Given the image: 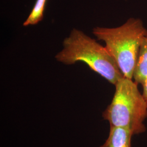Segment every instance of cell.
I'll return each instance as SVG.
<instances>
[{
  "mask_svg": "<svg viewBox=\"0 0 147 147\" xmlns=\"http://www.w3.org/2000/svg\"><path fill=\"white\" fill-rule=\"evenodd\" d=\"M55 58L66 65L84 62L114 85L124 76L105 47L77 28L73 29L68 37L64 39L63 49Z\"/></svg>",
  "mask_w": 147,
  "mask_h": 147,
  "instance_id": "6da1fadb",
  "label": "cell"
},
{
  "mask_svg": "<svg viewBox=\"0 0 147 147\" xmlns=\"http://www.w3.org/2000/svg\"><path fill=\"white\" fill-rule=\"evenodd\" d=\"M92 33L105 42L123 75L133 79L140 45L143 38L147 36V29L142 20L130 18L117 27H95Z\"/></svg>",
  "mask_w": 147,
  "mask_h": 147,
  "instance_id": "7a4b0ae2",
  "label": "cell"
},
{
  "mask_svg": "<svg viewBox=\"0 0 147 147\" xmlns=\"http://www.w3.org/2000/svg\"><path fill=\"white\" fill-rule=\"evenodd\" d=\"M115 85L113 99L102 113L110 126L126 129L133 135L146 130L143 121L147 117V102L132 79L123 76Z\"/></svg>",
  "mask_w": 147,
  "mask_h": 147,
  "instance_id": "3957f363",
  "label": "cell"
},
{
  "mask_svg": "<svg viewBox=\"0 0 147 147\" xmlns=\"http://www.w3.org/2000/svg\"><path fill=\"white\" fill-rule=\"evenodd\" d=\"M132 135L131 132L126 129L110 126L109 137L100 147H131Z\"/></svg>",
  "mask_w": 147,
  "mask_h": 147,
  "instance_id": "277c9868",
  "label": "cell"
},
{
  "mask_svg": "<svg viewBox=\"0 0 147 147\" xmlns=\"http://www.w3.org/2000/svg\"><path fill=\"white\" fill-rule=\"evenodd\" d=\"M147 77V36L144 37L140 45L133 80L137 84H143Z\"/></svg>",
  "mask_w": 147,
  "mask_h": 147,
  "instance_id": "5b68a950",
  "label": "cell"
},
{
  "mask_svg": "<svg viewBox=\"0 0 147 147\" xmlns=\"http://www.w3.org/2000/svg\"><path fill=\"white\" fill-rule=\"evenodd\" d=\"M47 0H37L31 13L24 22V26H28L38 24L43 19V13Z\"/></svg>",
  "mask_w": 147,
  "mask_h": 147,
  "instance_id": "8992f818",
  "label": "cell"
},
{
  "mask_svg": "<svg viewBox=\"0 0 147 147\" xmlns=\"http://www.w3.org/2000/svg\"><path fill=\"white\" fill-rule=\"evenodd\" d=\"M143 86V96L144 98V99L147 101V77L145 79L143 84H142Z\"/></svg>",
  "mask_w": 147,
  "mask_h": 147,
  "instance_id": "52a82bcc",
  "label": "cell"
}]
</instances>
